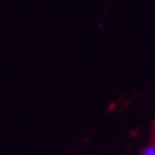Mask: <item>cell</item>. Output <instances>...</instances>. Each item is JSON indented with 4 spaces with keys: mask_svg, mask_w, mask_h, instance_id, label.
<instances>
[{
    "mask_svg": "<svg viewBox=\"0 0 155 155\" xmlns=\"http://www.w3.org/2000/svg\"><path fill=\"white\" fill-rule=\"evenodd\" d=\"M141 155H155V142L148 147H145V148L142 150Z\"/></svg>",
    "mask_w": 155,
    "mask_h": 155,
    "instance_id": "6da1fadb",
    "label": "cell"
}]
</instances>
